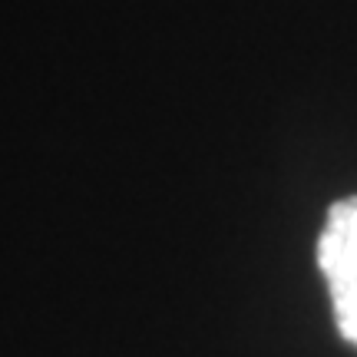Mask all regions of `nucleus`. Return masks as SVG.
I'll return each mask as SVG.
<instances>
[{
	"label": "nucleus",
	"instance_id": "obj_1",
	"mask_svg": "<svg viewBox=\"0 0 357 357\" xmlns=\"http://www.w3.org/2000/svg\"><path fill=\"white\" fill-rule=\"evenodd\" d=\"M318 265L331 291L337 328L357 347V195L331 205L318 238Z\"/></svg>",
	"mask_w": 357,
	"mask_h": 357
}]
</instances>
